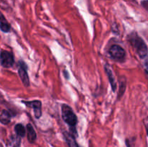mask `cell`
<instances>
[{
	"mask_svg": "<svg viewBox=\"0 0 148 147\" xmlns=\"http://www.w3.org/2000/svg\"><path fill=\"white\" fill-rule=\"evenodd\" d=\"M108 53L113 59L119 61L124 60L126 56V52L124 49L119 45L111 46L108 50Z\"/></svg>",
	"mask_w": 148,
	"mask_h": 147,
	"instance_id": "3957f363",
	"label": "cell"
},
{
	"mask_svg": "<svg viewBox=\"0 0 148 147\" xmlns=\"http://www.w3.org/2000/svg\"><path fill=\"white\" fill-rule=\"evenodd\" d=\"M129 41L130 42L140 59H145L147 57L148 53L147 44L140 36H139L136 33H132L129 36Z\"/></svg>",
	"mask_w": 148,
	"mask_h": 147,
	"instance_id": "6da1fadb",
	"label": "cell"
},
{
	"mask_svg": "<svg viewBox=\"0 0 148 147\" xmlns=\"http://www.w3.org/2000/svg\"><path fill=\"white\" fill-rule=\"evenodd\" d=\"M27 66L24 61H20L18 63V74L22 82L25 86L27 87L30 85L28 75H27Z\"/></svg>",
	"mask_w": 148,
	"mask_h": 147,
	"instance_id": "5b68a950",
	"label": "cell"
},
{
	"mask_svg": "<svg viewBox=\"0 0 148 147\" xmlns=\"http://www.w3.org/2000/svg\"><path fill=\"white\" fill-rule=\"evenodd\" d=\"M64 136L65 140H66V143H67L68 147H81L78 145L76 140H75V135H72V133L64 132Z\"/></svg>",
	"mask_w": 148,
	"mask_h": 147,
	"instance_id": "9c48e42d",
	"label": "cell"
},
{
	"mask_svg": "<svg viewBox=\"0 0 148 147\" xmlns=\"http://www.w3.org/2000/svg\"><path fill=\"white\" fill-rule=\"evenodd\" d=\"M14 131H15L16 134L17 136L20 137V138H23L26 134V129L24 127V125L21 123L16 124L14 126Z\"/></svg>",
	"mask_w": 148,
	"mask_h": 147,
	"instance_id": "7c38bea8",
	"label": "cell"
},
{
	"mask_svg": "<svg viewBox=\"0 0 148 147\" xmlns=\"http://www.w3.org/2000/svg\"><path fill=\"white\" fill-rule=\"evenodd\" d=\"M11 121V115L10 112L6 110H2L1 113L0 114V122L3 125H8Z\"/></svg>",
	"mask_w": 148,
	"mask_h": 147,
	"instance_id": "8fae6325",
	"label": "cell"
},
{
	"mask_svg": "<svg viewBox=\"0 0 148 147\" xmlns=\"http://www.w3.org/2000/svg\"><path fill=\"white\" fill-rule=\"evenodd\" d=\"M62 117L63 120L68 125L70 126L71 130L73 131L72 134L75 135L74 131L77 133L76 130H75V126L77 123V115H75L72 108L66 104H63L62 105Z\"/></svg>",
	"mask_w": 148,
	"mask_h": 147,
	"instance_id": "7a4b0ae2",
	"label": "cell"
},
{
	"mask_svg": "<svg viewBox=\"0 0 148 147\" xmlns=\"http://www.w3.org/2000/svg\"><path fill=\"white\" fill-rule=\"evenodd\" d=\"M104 69H105V71L106 73L107 76L108 78V80H109L110 84H111V88H112L113 91L115 92L116 90V80H115V76H114V74H113L112 70L111 69V66H110L109 64L106 63L104 66Z\"/></svg>",
	"mask_w": 148,
	"mask_h": 147,
	"instance_id": "52a82bcc",
	"label": "cell"
},
{
	"mask_svg": "<svg viewBox=\"0 0 148 147\" xmlns=\"http://www.w3.org/2000/svg\"><path fill=\"white\" fill-rule=\"evenodd\" d=\"M144 124L145 125V128H146V131H147V134L148 135V118H145L144 120Z\"/></svg>",
	"mask_w": 148,
	"mask_h": 147,
	"instance_id": "9a60e30c",
	"label": "cell"
},
{
	"mask_svg": "<svg viewBox=\"0 0 148 147\" xmlns=\"http://www.w3.org/2000/svg\"><path fill=\"white\" fill-rule=\"evenodd\" d=\"M23 104L26 105L27 107H30L33 109L34 111V115L36 118L38 119L41 117L42 115V103L39 100H33V101H28V102H26V101H22Z\"/></svg>",
	"mask_w": 148,
	"mask_h": 147,
	"instance_id": "8992f818",
	"label": "cell"
},
{
	"mask_svg": "<svg viewBox=\"0 0 148 147\" xmlns=\"http://www.w3.org/2000/svg\"><path fill=\"white\" fill-rule=\"evenodd\" d=\"M64 75L65 78H66V79H69V74H68V72L66 71V70H64Z\"/></svg>",
	"mask_w": 148,
	"mask_h": 147,
	"instance_id": "e0dca14e",
	"label": "cell"
},
{
	"mask_svg": "<svg viewBox=\"0 0 148 147\" xmlns=\"http://www.w3.org/2000/svg\"><path fill=\"white\" fill-rule=\"evenodd\" d=\"M14 63L12 53L7 50H1L0 53V63L4 68H11Z\"/></svg>",
	"mask_w": 148,
	"mask_h": 147,
	"instance_id": "277c9868",
	"label": "cell"
},
{
	"mask_svg": "<svg viewBox=\"0 0 148 147\" xmlns=\"http://www.w3.org/2000/svg\"><path fill=\"white\" fill-rule=\"evenodd\" d=\"M145 72L148 76V56L145 59Z\"/></svg>",
	"mask_w": 148,
	"mask_h": 147,
	"instance_id": "5bb4252c",
	"label": "cell"
},
{
	"mask_svg": "<svg viewBox=\"0 0 148 147\" xmlns=\"http://www.w3.org/2000/svg\"><path fill=\"white\" fill-rule=\"evenodd\" d=\"M26 131H27V141L30 144H33L36 141V138H37V135H36V131L33 128V125L30 123L27 124V126H26Z\"/></svg>",
	"mask_w": 148,
	"mask_h": 147,
	"instance_id": "ba28073f",
	"label": "cell"
},
{
	"mask_svg": "<svg viewBox=\"0 0 148 147\" xmlns=\"http://www.w3.org/2000/svg\"><path fill=\"white\" fill-rule=\"evenodd\" d=\"M10 29H11V26H10V24L7 20L2 22H0V30L2 32H4V33H9L10 31Z\"/></svg>",
	"mask_w": 148,
	"mask_h": 147,
	"instance_id": "4fadbf2b",
	"label": "cell"
},
{
	"mask_svg": "<svg viewBox=\"0 0 148 147\" xmlns=\"http://www.w3.org/2000/svg\"><path fill=\"white\" fill-rule=\"evenodd\" d=\"M126 87H127V79L124 76H122L119 79V90L118 94L119 99L121 98V97L123 96L125 92Z\"/></svg>",
	"mask_w": 148,
	"mask_h": 147,
	"instance_id": "30bf717a",
	"label": "cell"
},
{
	"mask_svg": "<svg viewBox=\"0 0 148 147\" xmlns=\"http://www.w3.org/2000/svg\"><path fill=\"white\" fill-rule=\"evenodd\" d=\"M6 20H6V18L4 17V16L3 15L2 13L0 12V22H2L6 21Z\"/></svg>",
	"mask_w": 148,
	"mask_h": 147,
	"instance_id": "2e32d148",
	"label": "cell"
}]
</instances>
